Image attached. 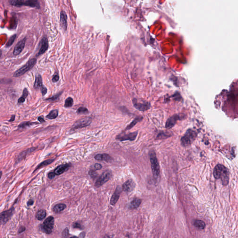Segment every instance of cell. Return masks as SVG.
<instances>
[{"label": "cell", "instance_id": "obj_1", "mask_svg": "<svg viewBox=\"0 0 238 238\" xmlns=\"http://www.w3.org/2000/svg\"><path fill=\"white\" fill-rule=\"evenodd\" d=\"M214 176L217 179L221 180L223 185H227L229 182V173L228 169L223 165L218 164L214 170Z\"/></svg>", "mask_w": 238, "mask_h": 238}, {"label": "cell", "instance_id": "obj_2", "mask_svg": "<svg viewBox=\"0 0 238 238\" xmlns=\"http://www.w3.org/2000/svg\"><path fill=\"white\" fill-rule=\"evenodd\" d=\"M149 158L153 177L156 180H158L160 177V168L158 161L155 151H150L149 153Z\"/></svg>", "mask_w": 238, "mask_h": 238}, {"label": "cell", "instance_id": "obj_3", "mask_svg": "<svg viewBox=\"0 0 238 238\" xmlns=\"http://www.w3.org/2000/svg\"><path fill=\"white\" fill-rule=\"evenodd\" d=\"M9 3L10 5L18 7L26 6L37 9L40 8L39 2L37 0H11L9 1Z\"/></svg>", "mask_w": 238, "mask_h": 238}, {"label": "cell", "instance_id": "obj_4", "mask_svg": "<svg viewBox=\"0 0 238 238\" xmlns=\"http://www.w3.org/2000/svg\"><path fill=\"white\" fill-rule=\"evenodd\" d=\"M196 136L197 134L195 131L191 129H188L185 135L181 138V144L184 147L189 146L194 142Z\"/></svg>", "mask_w": 238, "mask_h": 238}, {"label": "cell", "instance_id": "obj_5", "mask_svg": "<svg viewBox=\"0 0 238 238\" xmlns=\"http://www.w3.org/2000/svg\"><path fill=\"white\" fill-rule=\"evenodd\" d=\"M37 60L36 58H32L29 60L27 62V63L24 65L20 69L17 70L14 74V77H17L19 76H22L24 73L27 72L28 71L31 69L34 65L36 63Z\"/></svg>", "mask_w": 238, "mask_h": 238}, {"label": "cell", "instance_id": "obj_6", "mask_svg": "<svg viewBox=\"0 0 238 238\" xmlns=\"http://www.w3.org/2000/svg\"><path fill=\"white\" fill-rule=\"evenodd\" d=\"M55 219L53 216L48 217L41 225V230L45 233L50 234L53 231Z\"/></svg>", "mask_w": 238, "mask_h": 238}, {"label": "cell", "instance_id": "obj_7", "mask_svg": "<svg viewBox=\"0 0 238 238\" xmlns=\"http://www.w3.org/2000/svg\"><path fill=\"white\" fill-rule=\"evenodd\" d=\"M112 176V173L109 170H106L98 178L95 183V186L96 188H99L102 186L104 184L110 180Z\"/></svg>", "mask_w": 238, "mask_h": 238}, {"label": "cell", "instance_id": "obj_8", "mask_svg": "<svg viewBox=\"0 0 238 238\" xmlns=\"http://www.w3.org/2000/svg\"><path fill=\"white\" fill-rule=\"evenodd\" d=\"M92 120V119L89 117H87L80 119L73 124L72 128V129L75 130V129L83 128L84 127L88 126L91 123Z\"/></svg>", "mask_w": 238, "mask_h": 238}, {"label": "cell", "instance_id": "obj_9", "mask_svg": "<svg viewBox=\"0 0 238 238\" xmlns=\"http://www.w3.org/2000/svg\"><path fill=\"white\" fill-rule=\"evenodd\" d=\"M133 103L134 107L141 111H145L151 107L150 103L144 100L139 101L137 99H134L133 100Z\"/></svg>", "mask_w": 238, "mask_h": 238}, {"label": "cell", "instance_id": "obj_10", "mask_svg": "<svg viewBox=\"0 0 238 238\" xmlns=\"http://www.w3.org/2000/svg\"><path fill=\"white\" fill-rule=\"evenodd\" d=\"M15 211V208H12L8 210L1 213L0 215V220L1 225H4L11 218Z\"/></svg>", "mask_w": 238, "mask_h": 238}, {"label": "cell", "instance_id": "obj_11", "mask_svg": "<svg viewBox=\"0 0 238 238\" xmlns=\"http://www.w3.org/2000/svg\"><path fill=\"white\" fill-rule=\"evenodd\" d=\"M184 116H182L180 114H175L170 118H169L166 122L165 127L167 129H170L176 124V122L178 120H180L182 118H183Z\"/></svg>", "mask_w": 238, "mask_h": 238}, {"label": "cell", "instance_id": "obj_12", "mask_svg": "<svg viewBox=\"0 0 238 238\" xmlns=\"http://www.w3.org/2000/svg\"><path fill=\"white\" fill-rule=\"evenodd\" d=\"M27 40L26 37L23 38V39L20 40V42H18L15 45L14 51H13V54L15 56H17L20 54L21 52L23 51L24 47L25 46V43Z\"/></svg>", "mask_w": 238, "mask_h": 238}, {"label": "cell", "instance_id": "obj_13", "mask_svg": "<svg viewBox=\"0 0 238 238\" xmlns=\"http://www.w3.org/2000/svg\"><path fill=\"white\" fill-rule=\"evenodd\" d=\"M138 133L134 132V133H130L128 134H124L123 136H118L116 139L120 141H133L136 139L137 137Z\"/></svg>", "mask_w": 238, "mask_h": 238}, {"label": "cell", "instance_id": "obj_14", "mask_svg": "<svg viewBox=\"0 0 238 238\" xmlns=\"http://www.w3.org/2000/svg\"><path fill=\"white\" fill-rule=\"evenodd\" d=\"M122 190V188L121 186H117L116 190L112 195L111 200H110V204L111 205H115V204L116 203L120 196Z\"/></svg>", "mask_w": 238, "mask_h": 238}, {"label": "cell", "instance_id": "obj_15", "mask_svg": "<svg viewBox=\"0 0 238 238\" xmlns=\"http://www.w3.org/2000/svg\"><path fill=\"white\" fill-rule=\"evenodd\" d=\"M136 187V183L133 180H128L122 186V190L127 192H132Z\"/></svg>", "mask_w": 238, "mask_h": 238}, {"label": "cell", "instance_id": "obj_16", "mask_svg": "<svg viewBox=\"0 0 238 238\" xmlns=\"http://www.w3.org/2000/svg\"><path fill=\"white\" fill-rule=\"evenodd\" d=\"M41 47L40 48L37 56H39L42 55L46 52L48 48V40L47 37H43L41 42Z\"/></svg>", "mask_w": 238, "mask_h": 238}, {"label": "cell", "instance_id": "obj_17", "mask_svg": "<svg viewBox=\"0 0 238 238\" xmlns=\"http://www.w3.org/2000/svg\"><path fill=\"white\" fill-rule=\"evenodd\" d=\"M70 167H71V165L70 164H66L64 165H60V166H58L55 169L54 172L56 174V175H59L67 171Z\"/></svg>", "mask_w": 238, "mask_h": 238}, {"label": "cell", "instance_id": "obj_18", "mask_svg": "<svg viewBox=\"0 0 238 238\" xmlns=\"http://www.w3.org/2000/svg\"><path fill=\"white\" fill-rule=\"evenodd\" d=\"M67 15L63 11L60 13V23L61 27L65 31L67 29Z\"/></svg>", "mask_w": 238, "mask_h": 238}, {"label": "cell", "instance_id": "obj_19", "mask_svg": "<svg viewBox=\"0 0 238 238\" xmlns=\"http://www.w3.org/2000/svg\"><path fill=\"white\" fill-rule=\"evenodd\" d=\"M95 160L98 161H105L106 162H109L113 160L109 155L106 153L103 154H98L95 156Z\"/></svg>", "mask_w": 238, "mask_h": 238}, {"label": "cell", "instance_id": "obj_20", "mask_svg": "<svg viewBox=\"0 0 238 238\" xmlns=\"http://www.w3.org/2000/svg\"><path fill=\"white\" fill-rule=\"evenodd\" d=\"M36 149V148H34V147H32V148H29V149H28L26 150H25V151L22 152L21 153L19 154L18 157H17V159L16 162L17 163H18V162H20L22 160H23V159L25 158L26 156V155L30 153L31 152L34 151V150Z\"/></svg>", "mask_w": 238, "mask_h": 238}, {"label": "cell", "instance_id": "obj_21", "mask_svg": "<svg viewBox=\"0 0 238 238\" xmlns=\"http://www.w3.org/2000/svg\"><path fill=\"white\" fill-rule=\"evenodd\" d=\"M141 200L139 198H134L128 205L129 209H134L138 208L141 205Z\"/></svg>", "mask_w": 238, "mask_h": 238}, {"label": "cell", "instance_id": "obj_22", "mask_svg": "<svg viewBox=\"0 0 238 238\" xmlns=\"http://www.w3.org/2000/svg\"><path fill=\"white\" fill-rule=\"evenodd\" d=\"M42 87L43 85L42 76L39 74H38L36 75V80L34 85V87L35 89H38L42 88Z\"/></svg>", "mask_w": 238, "mask_h": 238}, {"label": "cell", "instance_id": "obj_23", "mask_svg": "<svg viewBox=\"0 0 238 238\" xmlns=\"http://www.w3.org/2000/svg\"><path fill=\"white\" fill-rule=\"evenodd\" d=\"M142 119H143V117L142 116L137 117L136 118H135L133 120V122L129 124V125L127 126V128H126L125 130H130V129L133 128V127H134L136 124L142 120Z\"/></svg>", "mask_w": 238, "mask_h": 238}, {"label": "cell", "instance_id": "obj_24", "mask_svg": "<svg viewBox=\"0 0 238 238\" xmlns=\"http://www.w3.org/2000/svg\"><path fill=\"white\" fill-rule=\"evenodd\" d=\"M66 208V205L65 204L61 203V204H57L55 206L53 210L55 213H59L63 211Z\"/></svg>", "mask_w": 238, "mask_h": 238}, {"label": "cell", "instance_id": "obj_25", "mask_svg": "<svg viewBox=\"0 0 238 238\" xmlns=\"http://www.w3.org/2000/svg\"><path fill=\"white\" fill-rule=\"evenodd\" d=\"M47 215L46 210L42 209L38 211L36 214V217L37 219L39 220H42L44 219L46 217Z\"/></svg>", "mask_w": 238, "mask_h": 238}, {"label": "cell", "instance_id": "obj_26", "mask_svg": "<svg viewBox=\"0 0 238 238\" xmlns=\"http://www.w3.org/2000/svg\"><path fill=\"white\" fill-rule=\"evenodd\" d=\"M28 89L27 88H25L23 90L22 95L18 99V104L23 103L24 101H25V99L28 97Z\"/></svg>", "mask_w": 238, "mask_h": 238}, {"label": "cell", "instance_id": "obj_27", "mask_svg": "<svg viewBox=\"0 0 238 238\" xmlns=\"http://www.w3.org/2000/svg\"><path fill=\"white\" fill-rule=\"evenodd\" d=\"M55 159H50V160L44 161L42 162L39 165H38V167H36V169L34 170V172L36 171L37 170L40 169L41 167H44V166H47V165H50V164L52 163V162H53L54 161H55Z\"/></svg>", "mask_w": 238, "mask_h": 238}, {"label": "cell", "instance_id": "obj_28", "mask_svg": "<svg viewBox=\"0 0 238 238\" xmlns=\"http://www.w3.org/2000/svg\"><path fill=\"white\" fill-rule=\"evenodd\" d=\"M194 225L199 229H204L205 227V224L201 220H196L194 222Z\"/></svg>", "mask_w": 238, "mask_h": 238}, {"label": "cell", "instance_id": "obj_29", "mask_svg": "<svg viewBox=\"0 0 238 238\" xmlns=\"http://www.w3.org/2000/svg\"><path fill=\"white\" fill-rule=\"evenodd\" d=\"M58 116V110H53L50 112V114L47 115L46 118L48 119H55L57 118Z\"/></svg>", "mask_w": 238, "mask_h": 238}, {"label": "cell", "instance_id": "obj_30", "mask_svg": "<svg viewBox=\"0 0 238 238\" xmlns=\"http://www.w3.org/2000/svg\"><path fill=\"white\" fill-rule=\"evenodd\" d=\"M73 99L71 97L67 98L65 101L64 106L66 108H70L73 105Z\"/></svg>", "mask_w": 238, "mask_h": 238}, {"label": "cell", "instance_id": "obj_31", "mask_svg": "<svg viewBox=\"0 0 238 238\" xmlns=\"http://www.w3.org/2000/svg\"><path fill=\"white\" fill-rule=\"evenodd\" d=\"M38 124L37 122H25L23 123H21L18 126V128H25L26 127H29L30 126L33 125V124Z\"/></svg>", "mask_w": 238, "mask_h": 238}, {"label": "cell", "instance_id": "obj_32", "mask_svg": "<svg viewBox=\"0 0 238 238\" xmlns=\"http://www.w3.org/2000/svg\"><path fill=\"white\" fill-rule=\"evenodd\" d=\"M16 37H17V34H13V36L10 37L9 39L8 40V42H7V43L6 44V47H9L12 45L14 42V41L16 39Z\"/></svg>", "mask_w": 238, "mask_h": 238}, {"label": "cell", "instance_id": "obj_33", "mask_svg": "<svg viewBox=\"0 0 238 238\" xmlns=\"http://www.w3.org/2000/svg\"><path fill=\"white\" fill-rule=\"evenodd\" d=\"M62 92H61L56 94V95H54L52 96L51 97L49 98H47L46 99V100H49V101H55L56 100H57L60 96H61V95L62 94Z\"/></svg>", "mask_w": 238, "mask_h": 238}, {"label": "cell", "instance_id": "obj_34", "mask_svg": "<svg viewBox=\"0 0 238 238\" xmlns=\"http://www.w3.org/2000/svg\"><path fill=\"white\" fill-rule=\"evenodd\" d=\"M170 134H167V133H161L160 134L158 135L157 136V139H165V138H167V137H169Z\"/></svg>", "mask_w": 238, "mask_h": 238}, {"label": "cell", "instance_id": "obj_35", "mask_svg": "<svg viewBox=\"0 0 238 238\" xmlns=\"http://www.w3.org/2000/svg\"><path fill=\"white\" fill-rule=\"evenodd\" d=\"M89 174L91 176V177L93 178H96L98 175L97 173L96 172V171H95L94 170H91L89 171Z\"/></svg>", "mask_w": 238, "mask_h": 238}, {"label": "cell", "instance_id": "obj_36", "mask_svg": "<svg viewBox=\"0 0 238 238\" xmlns=\"http://www.w3.org/2000/svg\"><path fill=\"white\" fill-rule=\"evenodd\" d=\"M88 112H89L88 109L87 108H84V107H80L77 110V113H78V114L86 113H87Z\"/></svg>", "mask_w": 238, "mask_h": 238}, {"label": "cell", "instance_id": "obj_37", "mask_svg": "<svg viewBox=\"0 0 238 238\" xmlns=\"http://www.w3.org/2000/svg\"><path fill=\"white\" fill-rule=\"evenodd\" d=\"M59 75L58 73H56L55 75H54L53 78H52V81L53 83H56L57 81H59Z\"/></svg>", "mask_w": 238, "mask_h": 238}, {"label": "cell", "instance_id": "obj_38", "mask_svg": "<svg viewBox=\"0 0 238 238\" xmlns=\"http://www.w3.org/2000/svg\"><path fill=\"white\" fill-rule=\"evenodd\" d=\"M73 228H78V229H82V227L80 223L78 222H75L73 224Z\"/></svg>", "mask_w": 238, "mask_h": 238}, {"label": "cell", "instance_id": "obj_39", "mask_svg": "<svg viewBox=\"0 0 238 238\" xmlns=\"http://www.w3.org/2000/svg\"><path fill=\"white\" fill-rule=\"evenodd\" d=\"M47 89L45 87L43 86L41 89V92H42V96H44L47 93Z\"/></svg>", "mask_w": 238, "mask_h": 238}, {"label": "cell", "instance_id": "obj_40", "mask_svg": "<svg viewBox=\"0 0 238 238\" xmlns=\"http://www.w3.org/2000/svg\"><path fill=\"white\" fill-rule=\"evenodd\" d=\"M94 168L95 170H98L101 169L102 168V166L100 165V164L96 163L94 165Z\"/></svg>", "mask_w": 238, "mask_h": 238}, {"label": "cell", "instance_id": "obj_41", "mask_svg": "<svg viewBox=\"0 0 238 238\" xmlns=\"http://www.w3.org/2000/svg\"><path fill=\"white\" fill-rule=\"evenodd\" d=\"M56 176V174L54 173V172L50 173L48 175V177L50 179H53Z\"/></svg>", "mask_w": 238, "mask_h": 238}, {"label": "cell", "instance_id": "obj_42", "mask_svg": "<svg viewBox=\"0 0 238 238\" xmlns=\"http://www.w3.org/2000/svg\"><path fill=\"white\" fill-rule=\"evenodd\" d=\"M26 228L24 227H21L19 229V233H20L24 232V231L25 230Z\"/></svg>", "mask_w": 238, "mask_h": 238}, {"label": "cell", "instance_id": "obj_43", "mask_svg": "<svg viewBox=\"0 0 238 238\" xmlns=\"http://www.w3.org/2000/svg\"><path fill=\"white\" fill-rule=\"evenodd\" d=\"M34 200H28V202H27V205L28 206H32L33 205V204H34Z\"/></svg>", "mask_w": 238, "mask_h": 238}, {"label": "cell", "instance_id": "obj_44", "mask_svg": "<svg viewBox=\"0 0 238 238\" xmlns=\"http://www.w3.org/2000/svg\"><path fill=\"white\" fill-rule=\"evenodd\" d=\"M38 121H39L41 123H44L45 122V121L43 119V118H42V117H39L38 118Z\"/></svg>", "mask_w": 238, "mask_h": 238}, {"label": "cell", "instance_id": "obj_45", "mask_svg": "<svg viewBox=\"0 0 238 238\" xmlns=\"http://www.w3.org/2000/svg\"><path fill=\"white\" fill-rule=\"evenodd\" d=\"M15 115H12V116H11V119H10V120H9V122H13V121H14V120H15Z\"/></svg>", "mask_w": 238, "mask_h": 238}, {"label": "cell", "instance_id": "obj_46", "mask_svg": "<svg viewBox=\"0 0 238 238\" xmlns=\"http://www.w3.org/2000/svg\"><path fill=\"white\" fill-rule=\"evenodd\" d=\"M103 238H111V237H110V236L108 235H106Z\"/></svg>", "mask_w": 238, "mask_h": 238}, {"label": "cell", "instance_id": "obj_47", "mask_svg": "<svg viewBox=\"0 0 238 238\" xmlns=\"http://www.w3.org/2000/svg\"><path fill=\"white\" fill-rule=\"evenodd\" d=\"M69 238H79L78 237H77V236H72V237H70Z\"/></svg>", "mask_w": 238, "mask_h": 238}]
</instances>
